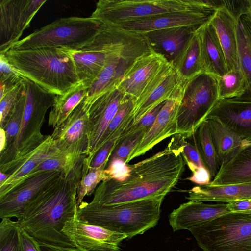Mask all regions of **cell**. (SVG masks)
Listing matches in <instances>:
<instances>
[{
  "label": "cell",
  "instance_id": "cell-1",
  "mask_svg": "<svg viewBox=\"0 0 251 251\" xmlns=\"http://www.w3.org/2000/svg\"><path fill=\"white\" fill-rule=\"evenodd\" d=\"M85 157L69 172H62L17 219L20 226L39 242L62 248L77 247L65 230L77 218V190Z\"/></svg>",
  "mask_w": 251,
  "mask_h": 251
},
{
  "label": "cell",
  "instance_id": "cell-2",
  "mask_svg": "<svg viewBox=\"0 0 251 251\" xmlns=\"http://www.w3.org/2000/svg\"><path fill=\"white\" fill-rule=\"evenodd\" d=\"M185 164L180 151L169 142L163 150L130 165L129 176L125 181H102L91 202L114 205L166 196L181 177Z\"/></svg>",
  "mask_w": 251,
  "mask_h": 251
},
{
  "label": "cell",
  "instance_id": "cell-3",
  "mask_svg": "<svg viewBox=\"0 0 251 251\" xmlns=\"http://www.w3.org/2000/svg\"><path fill=\"white\" fill-rule=\"evenodd\" d=\"M4 55L24 77L54 95H63L79 83L69 48L10 49Z\"/></svg>",
  "mask_w": 251,
  "mask_h": 251
},
{
  "label": "cell",
  "instance_id": "cell-4",
  "mask_svg": "<svg viewBox=\"0 0 251 251\" xmlns=\"http://www.w3.org/2000/svg\"><path fill=\"white\" fill-rule=\"evenodd\" d=\"M165 197L160 196L114 205L82 201L77 208V217L126 234L127 239H130L156 226Z\"/></svg>",
  "mask_w": 251,
  "mask_h": 251
},
{
  "label": "cell",
  "instance_id": "cell-5",
  "mask_svg": "<svg viewBox=\"0 0 251 251\" xmlns=\"http://www.w3.org/2000/svg\"><path fill=\"white\" fill-rule=\"evenodd\" d=\"M215 9L207 0H100L90 17L112 26L166 14Z\"/></svg>",
  "mask_w": 251,
  "mask_h": 251
},
{
  "label": "cell",
  "instance_id": "cell-6",
  "mask_svg": "<svg viewBox=\"0 0 251 251\" xmlns=\"http://www.w3.org/2000/svg\"><path fill=\"white\" fill-rule=\"evenodd\" d=\"M188 230L203 251H251V214L230 212Z\"/></svg>",
  "mask_w": 251,
  "mask_h": 251
},
{
  "label": "cell",
  "instance_id": "cell-7",
  "mask_svg": "<svg viewBox=\"0 0 251 251\" xmlns=\"http://www.w3.org/2000/svg\"><path fill=\"white\" fill-rule=\"evenodd\" d=\"M102 25L90 17L59 18L20 40L10 49L67 48L76 50L91 41Z\"/></svg>",
  "mask_w": 251,
  "mask_h": 251
},
{
  "label": "cell",
  "instance_id": "cell-8",
  "mask_svg": "<svg viewBox=\"0 0 251 251\" xmlns=\"http://www.w3.org/2000/svg\"><path fill=\"white\" fill-rule=\"evenodd\" d=\"M26 98L23 119L14 142L0 153V164L21 156L38 146L46 138L41 129L47 110L52 107L56 95L26 79Z\"/></svg>",
  "mask_w": 251,
  "mask_h": 251
},
{
  "label": "cell",
  "instance_id": "cell-9",
  "mask_svg": "<svg viewBox=\"0 0 251 251\" xmlns=\"http://www.w3.org/2000/svg\"><path fill=\"white\" fill-rule=\"evenodd\" d=\"M177 118V133L186 138L195 134L219 100L216 77L202 72L184 80Z\"/></svg>",
  "mask_w": 251,
  "mask_h": 251
},
{
  "label": "cell",
  "instance_id": "cell-10",
  "mask_svg": "<svg viewBox=\"0 0 251 251\" xmlns=\"http://www.w3.org/2000/svg\"><path fill=\"white\" fill-rule=\"evenodd\" d=\"M46 0H1L0 55H4L20 40L24 31Z\"/></svg>",
  "mask_w": 251,
  "mask_h": 251
},
{
  "label": "cell",
  "instance_id": "cell-11",
  "mask_svg": "<svg viewBox=\"0 0 251 251\" xmlns=\"http://www.w3.org/2000/svg\"><path fill=\"white\" fill-rule=\"evenodd\" d=\"M62 171L39 172L27 175L9 191L0 197V218L19 219L27 206Z\"/></svg>",
  "mask_w": 251,
  "mask_h": 251
},
{
  "label": "cell",
  "instance_id": "cell-12",
  "mask_svg": "<svg viewBox=\"0 0 251 251\" xmlns=\"http://www.w3.org/2000/svg\"><path fill=\"white\" fill-rule=\"evenodd\" d=\"M89 108L83 101L50 135L61 151L78 156H87L89 147Z\"/></svg>",
  "mask_w": 251,
  "mask_h": 251
},
{
  "label": "cell",
  "instance_id": "cell-13",
  "mask_svg": "<svg viewBox=\"0 0 251 251\" xmlns=\"http://www.w3.org/2000/svg\"><path fill=\"white\" fill-rule=\"evenodd\" d=\"M183 80L173 64L167 63L135 101L131 126L138 123L145 115L160 103L177 95Z\"/></svg>",
  "mask_w": 251,
  "mask_h": 251
},
{
  "label": "cell",
  "instance_id": "cell-14",
  "mask_svg": "<svg viewBox=\"0 0 251 251\" xmlns=\"http://www.w3.org/2000/svg\"><path fill=\"white\" fill-rule=\"evenodd\" d=\"M126 95L115 87L99 97L89 107V147L87 157L92 160L99 150L106 129Z\"/></svg>",
  "mask_w": 251,
  "mask_h": 251
},
{
  "label": "cell",
  "instance_id": "cell-15",
  "mask_svg": "<svg viewBox=\"0 0 251 251\" xmlns=\"http://www.w3.org/2000/svg\"><path fill=\"white\" fill-rule=\"evenodd\" d=\"M50 135L36 148L9 162L0 165V171L9 177L0 185V197L9 191L46 160L59 152Z\"/></svg>",
  "mask_w": 251,
  "mask_h": 251
},
{
  "label": "cell",
  "instance_id": "cell-16",
  "mask_svg": "<svg viewBox=\"0 0 251 251\" xmlns=\"http://www.w3.org/2000/svg\"><path fill=\"white\" fill-rule=\"evenodd\" d=\"M181 96L179 94L167 100L151 127L129 155L127 163L144 155L162 140L177 133V118Z\"/></svg>",
  "mask_w": 251,
  "mask_h": 251
},
{
  "label": "cell",
  "instance_id": "cell-17",
  "mask_svg": "<svg viewBox=\"0 0 251 251\" xmlns=\"http://www.w3.org/2000/svg\"><path fill=\"white\" fill-rule=\"evenodd\" d=\"M213 118L245 141L251 140V100L219 99L205 120Z\"/></svg>",
  "mask_w": 251,
  "mask_h": 251
},
{
  "label": "cell",
  "instance_id": "cell-18",
  "mask_svg": "<svg viewBox=\"0 0 251 251\" xmlns=\"http://www.w3.org/2000/svg\"><path fill=\"white\" fill-rule=\"evenodd\" d=\"M216 10L210 9L169 13L115 27L139 33L180 26L199 28L210 20Z\"/></svg>",
  "mask_w": 251,
  "mask_h": 251
},
{
  "label": "cell",
  "instance_id": "cell-19",
  "mask_svg": "<svg viewBox=\"0 0 251 251\" xmlns=\"http://www.w3.org/2000/svg\"><path fill=\"white\" fill-rule=\"evenodd\" d=\"M169 62L162 55L152 51L139 58L125 74L117 86L135 100Z\"/></svg>",
  "mask_w": 251,
  "mask_h": 251
},
{
  "label": "cell",
  "instance_id": "cell-20",
  "mask_svg": "<svg viewBox=\"0 0 251 251\" xmlns=\"http://www.w3.org/2000/svg\"><path fill=\"white\" fill-rule=\"evenodd\" d=\"M73 237L77 246L89 251H119L126 234L115 232L76 218Z\"/></svg>",
  "mask_w": 251,
  "mask_h": 251
},
{
  "label": "cell",
  "instance_id": "cell-21",
  "mask_svg": "<svg viewBox=\"0 0 251 251\" xmlns=\"http://www.w3.org/2000/svg\"><path fill=\"white\" fill-rule=\"evenodd\" d=\"M231 212L227 203L206 204L189 201L173 210L168 215L170 225L174 232L189 228Z\"/></svg>",
  "mask_w": 251,
  "mask_h": 251
},
{
  "label": "cell",
  "instance_id": "cell-22",
  "mask_svg": "<svg viewBox=\"0 0 251 251\" xmlns=\"http://www.w3.org/2000/svg\"><path fill=\"white\" fill-rule=\"evenodd\" d=\"M199 28L180 26L153 30L142 34L148 39L155 52L162 55L169 63L173 64L194 32Z\"/></svg>",
  "mask_w": 251,
  "mask_h": 251
},
{
  "label": "cell",
  "instance_id": "cell-23",
  "mask_svg": "<svg viewBox=\"0 0 251 251\" xmlns=\"http://www.w3.org/2000/svg\"><path fill=\"white\" fill-rule=\"evenodd\" d=\"M199 38L204 72L215 76H222L227 72L223 49L216 31L210 21L196 30Z\"/></svg>",
  "mask_w": 251,
  "mask_h": 251
},
{
  "label": "cell",
  "instance_id": "cell-24",
  "mask_svg": "<svg viewBox=\"0 0 251 251\" xmlns=\"http://www.w3.org/2000/svg\"><path fill=\"white\" fill-rule=\"evenodd\" d=\"M217 33L225 54L227 72L240 69L236 32L237 18L225 7L215 11L210 20Z\"/></svg>",
  "mask_w": 251,
  "mask_h": 251
},
{
  "label": "cell",
  "instance_id": "cell-25",
  "mask_svg": "<svg viewBox=\"0 0 251 251\" xmlns=\"http://www.w3.org/2000/svg\"><path fill=\"white\" fill-rule=\"evenodd\" d=\"M251 182V140L243 144L227 162L221 165L213 181L212 186Z\"/></svg>",
  "mask_w": 251,
  "mask_h": 251
},
{
  "label": "cell",
  "instance_id": "cell-26",
  "mask_svg": "<svg viewBox=\"0 0 251 251\" xmlns=\"http://www.w3.org/2000/svg\"><path fill=\"white\" fill-rule=\"evenodd\" d=\"M186 199L194 201H213L227 203L251 199V182L212 186L209 184L193 187Z\"/></svg>",
  "mask_w": 251,
  "mask_h": 251
},
{
  "label": "cell",
  "instance_id": "cell-27",
  "mask_svg": "<svg viewBox=\"0 0 251 251\" xmlns=\"http://www.w3.org/2000/svg\"><path fill=\"white\" fill-rule=\"evenodd\" d=\"M236 32L239 66L246 78L247 90L242 96L234 99L251 100V16L249 11L237 17Z\"/></svg>",
  "mask_w": 251,
  "mask_h": 251
},
{
  "label": "cell",
  "instance_id": "cell-28",
  "mask_svg": "<svg viewBox=\"0 0 251 251\" xmlns=\"http://www.w3.org/2000/svg\"><path fill=\"white\" fill-rule=\"evenodd\" d=\"M69 49L79 82L89 88L102 70L107 53Z\"/></svg>",
  "mask_w": 251,
  "mask_h": 251
},
{
  "label": "cell",
  "instance_id": "cell-29",
  "mask_svg": "<svg viewBox=\"0 0 251 251\" xmlns=\"http://www.w3.org/2000/svg\"><path fill=\"white\" fill-rule=\"evenodd\" d=\"M212 140L221 165L229 160L244 141L220 122L213 118L206 120Z\"/></svg>",
  "mask_w": 251,
  "mask_h": 251
},
{
  "label": "cell",
  "instance_id": "cell-30",
  "mask_svg": "<svg viewBox=\"0 0 251 251\" xmlns=\"http://www.w3.org/2000/svg\"><path fill=\"white\" fill-rule=\"evenodd\" d=\"M172 64L183 80L189 79L204 72L200 42L196 31Z\"/></svg>",
  "mask_w": 251,
  "mask_h": 251
},
{
  "label": "cell",
  "instance_id": "cell-31",
  "mask_svg": "<svg viewBox=\"0 0 251 251\" xmlns=\"http://www.w3.org/2000/svg\"><path fill=\"white\" fill-rule=\"evenodd\" d=\"M88 88L81 83L56 97L49 115L48 124L54 128L63 122L84 99Z\"/></svg>",
  "mask_w": 251,
  "mask_h": 251
},
{
  "label": "cell",
  "instance_id": "cell-32",
  "mask_svg": "<svg viewBox=\"0 0 251 251\" xmlns=\"http://www.w3.org/2000/svg\"><path fill=\"white\" fill-rule=\"evenodd\" d=\"M196 142L205 167L210 173L211 177L215 176L221 167L211 136L208 123L205 120L196 132Z\"/></svg>",
  "mask_w": 251,
  "mask_h": 251
},
{
  "label": "cell",
  "instance_id": "cell-33",
  "mask_svg": "<svg viewBox=\"0 0 251 251\" xmlns=\"http://www.w3.org/2000/svg\"><path fill=\"white\" fill-rule=\"evenodd\" d=\"M216 77L219 99L238 98L247 90L246 78L240 69L232 70L222 76Z\"/></svg>",
  "mask_w": 251,
  "mask_h": 251
},
{
  "label": "cell",
  "instance_id": "cell-34",
  "mask_svg": "<svg viewBox=\"0 0 251 251\" xmlns=\"http://www.w3.org/2000/svg\"><path fill=\"white\" fill-rule=\"evenodd\" d=\"M91 161L87 156L83 160L81 177L77 190V208L83 201L84 197L91 195L100 182L108 180L104 174L106 166L94 168L90 167Z\"/></svg>",
  "mask_w": 251,
  "mask_h": 251
},
{
  "label": "cell",
  "instance_id": "cell-35",
  "mask_svg": "<svg viewBox=\"0 0 251 251\" xmlns=\"http://www.w3.org/2000/svg\"><path fill=\"white\" fill-rule=\"evenodd\" d=\"M25 98V84L24 88L20 95L15 105L3 128L6 135V144L3 150L14 142L18 135L23 119Z\"/></svg>",
  "mask_w": 251,
  "mask_h": 251
},
{
  "label": "cell",
  "instance_id": "cell-36",
  "mask_svg": "<svg viewBox=\"0 0 251 251\" xmlns=\"http://www.w3.org/2000/svg\"><path fill=\"white\" fill-rule=\"evenodd\" d=\"M186 139L180 134H176L173 135L170 142L180 151L185 163L191 172L197 168L205 167L195 139L194 144H192L188 142Z\"/></svg>",
  "mask_w": 251,
  "mask_h": 251
},
{
  "label": "cell",
  "instance_id": "cell-37",
  "mask_svg": "<svg viewBox=\"0 0 251 251\" xmlns=\"http://www.w3.org/2000/svg\"><path fill=\"white\" fill-rule=\"evenodd\" d=\"M134 104V99L127 96L120 105L117 113L110 122L101 140L100 148L122 126L129 121H133Z\"/></svg>",
  "mask_w": 251,
  "mask_h": 251
},
{
  "label": "cell",
  "instance_id": "cell-38",
  "mask_svg": "<svg viewBox=\"0 0 251 251\" xmlns=\"http://www.w3.org/2000/svg\"><path fill=\"white\" fill-rule=\"evenodd\" d=\"M85 157L86 156H78L60 151L42 162L29 175L43 171H58L69 172L80 159Z\"/></svg>",
  "mask_w": 251,
  "mask_h": 251
},
{
  "label": "cell",
  "instance_id": "cell-39",
  "mask_svg": "<svg viewBox=\"0 0 251 251\" xmlns=\"http://www.w3.org/2000/svg\"><path fill=\"white\" fill-rule=\"evenodd\" d=\"M17 221L1 219L0 223V251H20Z\"/></svg>",
  "mask_w": 251,
  "mask_h": 251
},
{
  "label": "cell",
  "instance_id": "cell-40",
  "mask_svg": "<svg viewBox=\"0 0 251 251\" xmlns=\"http://www.w3.org/2000/svg\"><path fill=\"white\" fill-rule=\"evenodd\" d=\"M25 79L9 62L5 55H0V99L14 86Z\"/></svg>",
  "mask_w": 251,
  "mask_h": 251
},
{
  "label": "cell",
  "instance_id": "cell-41",
  "mask_svg": "<svg viewBox=\"0 0 251 251\" xmlns=\"http://www.w3.org/2000/svg\"><path fill=\"white\" fill-rule=\"evenodd\" d=\"M17 83L0 99V127L3 128L24 88L25 80Z\"/></svg>",
  "mask_w": 251,
  "mask_h": 251
},
{
  "label": "cell",
  "instance_id": "cell-42",
  "mask_svg": "<svg viewBox=\"0 0 251 251\" xmlns=\"http://www.w3.org/2000/svg\"><path fill=\"white\" fill-rule=\"evenodd\" d=\"M148 130L145 129L139 131L121 139L119 144L113 152L109 161L119 159L124 160L127 163V158L131 151L141 141Z\"/></svg>",
  "mask_w": 251,
  "mask_h": 251
},
{
  "label": "cell",
  "instance_id": "cell-43",
  "mask_svg": "<svg viewBox=\"0 0 251 251\" xmlns=\"http://www.w3.org/2000/svg\"><path fill=\"white\" fill-rule=\"evenodd\" d=\"M130 165L119 159L110 160L104 170V174L109 179L124 181L129 176Z\"/></svg>",
  "mask_w": 251,
  "mask_h": 251
},
{
  "label": "cell",
  "instance_id": "cell-44",
  "mask_svg": "<svg viewBox=\"0 0 251 251\" xmlns=\"http://www.w3.org/2000/svg\"><path fill=\"white\" fill-rule=\"evenodd\" d=\"M164 101L152 109L150 112L145 115L139 122L134 125L131 126L123 133L121 139L124 137L135 133L143 130H149L152 126L161 109L164 104Z\"/></svg>",
  "mask_w": 251,
  "mask_h": 251
},
{
  "label": "cell",
  "instance_id": "cell-45",
  "mask_svg": "<svg viewBox=\"0 0 251 251\" xmlns=\"http://www.w3.org/2000/svg\"><path fill=\"white\" fill-rule=\"evenodd\" d=\"M18 236L20 251H42L39 242L20 226L18 227Z\"/></svg>",
  "mask_w": 251,
  "mask_h": 251
},
{
  "label": "cell",
  "instance_id": "cell-46",
  "mask_svg": "<svg viewBox=\"0 0 251 251\" xmlns=\"http://www.w3.org/2000/svg\"><path fill=\"white\" fill-rule=\"evenodd\" d=\"M192 172V175L186 179L200 185L208 184L210 182L211 176L206 168H198Z\"/></svg>",
  "mask_w": 251,
  "mask_h": 251
},
{
  "label": "cell",
  "instance_id": "cell-47",
  "mask_svg": "<svg viewBox=\"0 0 251 251\" xmlns=\"http://www.w3.org/2000/svg\"><path fill=\"white\" fill-rule=\"evenodd\" d=\"M227 204L231 212L251 214V199L233 201Z\"/></svg>",
  "mask_w": 251,
  "mask_h": 251
},
{
  "label": "cell",
  "instance_id": "cell-48",
  "mask_svg": "<svg viewBox=\"0 0 251 251\" xmlns=\"http://www.w3.org/2000/svg\"><path fill=\"white\" fill-rule=\"evenodd\" d=\"M42 251H89L80 246L73 248H62L39 242Z\"/></svg>",
  "mask_w": 251,
  "mask_h": 251
},
{
  "label": "cell",
  "instance_id": "cell-49",
  "mask_svg": "<svg viewBox=\"0 0 251 251\" xmlns=\"http://www.w3.org/2000/svg\"><path fill=\"white\" fill-rule=\"evenodd\" d=\"M5 144V132L2 128L0 127V152H1L4 149Z\"/></svg>",
  "mask_w": 251,
  "mask_h": 251
},
{
  "label": "cell",
  "instance_id": "cell-50",
  "mask_svg": "<svg viewBox=\"0 0 251 251\" xmlns=\"http://www.w3.org/2000/svg\"><path fill=\"white\" fill-rule=\"evenodd\" d=\"M9 177V176L0 171V185L5 182Z\"/></svg>",
  "mask_w": 251,
  "mask_h": 251
},
{
  "label": "cell",
  "instance_id": "cell-51",
  "mask_svg": "<svg viewBox=\"0 0 251 251\" xmlns=\"http://www.w3.org/2000/svg\"><path fill=\"white\" fill-rule=\"evenodd\" d=\"M250 8H251V0H249Z\"/></svg>",
  "mask_w": 251,
  "mask_h": 251
},
{
  "label": "cell",
  "instance_id": "cell-52",
  "mask_svg": "<svg viewBox=\"0 0 251 251\" xmlns=\"http://www.w3.org/2000/svg\"><path fill=\"white\" fill-rule=\"evenodd\" d=\"M249 12L250 14V15L251 16V8H250L249 10Z\"/></svg>",
  "mask_w": 251,
  "mask_h": 251
},
{
  "label": "cell",
  "instance_id": "cell-53",
  "mask_svg": "<svg viewBox=\"0 0 251 251\" xmlns=\"http://www.w3.org/2000/svg\"></svg>",
  "mask_w": 251,
  "mask_h": 251
}]
</instances>
